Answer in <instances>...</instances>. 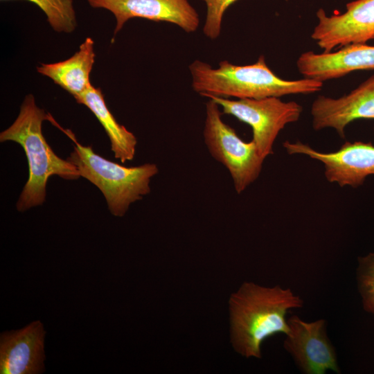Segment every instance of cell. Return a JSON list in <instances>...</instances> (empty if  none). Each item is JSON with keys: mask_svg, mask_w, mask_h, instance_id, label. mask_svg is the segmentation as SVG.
<instances>
[{"mask_svg": "<svg viewBox=\"0 0 374 374\" xmlns=\"http://www.w3.org/2000/svg\"><path fill=\"white\" fill-rule=\"evenodd\" d=\"M303 300L290 288L243 283L229 301L231 342L247 358H261L267 338L289 330L287 314L303 306Z\"/></svg>", "mask_w": 374, "mask_h": 374, "instance_id": "cell-1", "label": "cell"}, {"mask_svg": "<svg viewBox=\"0 0 374 374\" xmlns=\"http://www.w3.org/2000/svg\"><path fill=\"white\" fill-rule=\"evenodd\" d=\"M188 69L193 89L208 98H279L289 94L313 93L323 87V82L311 78L287 80L279 78L269 68L263 55L248 65H236L223 60L217 68L195 60Z\"/></svg>", "mask_w": 374, "mask_h": 374, "instance_id": "cell-2", "label": "cell"}, {"mask_svg": "<svg viewBox=\"0 0 374 374\" xmlns=\"http://www.w3.org/2000/svg\"><path fill=\"white\" fill-rule=\"evenodd\" d=\"M49 118L39 107L33 95L26 96L19 113L7 129L0 133V142L14 141L24 150L28 163V179L19 197L17 209L23 212L43 204L46 184L53 175L64 179H77V168L67 159L59 157L50 147L42 133V123Z\"/></svg>", "mask_w": 374, "mask_h": 374, "instance_id": "cell-3", "label": "cell"}, {"mask_svg": "<svg viewBox=\"0 0 374 374\" xmlns=\"http://www.w3.org/2000/svg\"><path fill=\"white\" fill-rule=\"evenodd\" d=\"M64 132L75 144L66 159L77 168L80 177L101 191L114 216H124L132 204L150 193L151 179L159 173L157 164L126 167L100 156L91 146L80 144L71 131Z\"/></svg>", "mask_w": 374, "mask_h": 374, "instance_id": "cell-4", "label": "cell"}, {"mask_svg": "<svg viewBox=\"0 0 374 374\" xmlns=\"http://www.w3.org/2000/svg\"><path fill=\"white\" fill-rule=\"evenodd\" d=\"M220 106L209 99L206 103L203 137L211 156L228 170L238 194L243 193L260 176L265 159L251 140L243 141L224 123Z\"/></svg>", "mask_w": 374, "mask_h": 374, "instance_id": "cell-5", "label": "cell"}, {"mask_svg": "<svg viewBox=\"0 0 374 374\" xmlns=\"http://www.w3.org/2000/svg\"><path fill=\"white\" fill-rule=\"evenodd\" d=\"M208 98L220 106L222 114L233 116L251 127L252 141L264 159L273 154V146L280 132L287 124L296 122L303 111L299 103L284 102L278 97L237 100Z\"/></svg>", "mask_w": 374, "mask_h": 374, "instance_id": "cell-6", "label": "cell"}, {"mask_svg": "<svg viewBox=\"0 0 374 374\" xmlns=\"http://www.w3.org/2000/svg\"><path fill=\"white\" fill-rule=\"evenodd\" d=\"M287 323L283 347L302 373L324 374L328 371L340 373L325 319L305 321L294 314L287 319Z\"/></svg>", "mask_w": 374, "mask_h": 374, "instance_id": "cell-7", "label": "cell"}, {"mask_svg": "<svg viewBox=\"0 0 374 374\" xmlns=\"http://www.w3.org/2000/svg\"><path fill=\"white\" fill-rule=\"evenodd\" d=\"M283 146L288 154H303L321 162L330 183L341 187L357 188L367 177L374 175V145L371 142H345L338 150L322 152L299 141H285Z\"/></svg>", "mask_w": 374, "mask_h": 374, "instance_id": "cell-8", "label": "cell"}, {"mask_svg": "<svg viewBox=\"0 0 374 374\" xmlns=\"http://www.w3.org/2000/svg\"><path fill=\"white\" fill-rule=\"evenodd\" d=\"M316 15L318 23L311 37L323 52L374 39V0L353 1L346 12L331 16L319 8Z\"/></svg>", "mask_w": 374, "mask_h": 374, "instance_id": "cell-9", "label": "cell"}, {"mask_svg": "<svg viewBox=\"0 0 374 374\" xmlns=\"http://www.w3.org/2000/svg\"><path fill=\"white\" fill-rule=\"evenodd\" d=\"M93 8L111 12L116 19L114 35L133 18L166 21L186 33L195 32L200 23L196 10L188 0H87Z\"/></svg>", "mask_w": 374, "mask_h": 374, "instance_id": "cell-10", "label": "cell"}, {"mask_svg": "<svg viewBox=\"0 0 374 374\" xmlns=\"http://www.w3.org/2000/svg\"><path fill=\"white\" fill-rule=\"evenodd\" d=\"M314 130L333 128L341 138L351 122L374 119V75L347 95L338 98L318 96L311 107Z\"/></svg>", "mask_w": 374, "mask_h": 374, "instance_id": "cell-11", "label": "cell"}, {"mask_svg": "<svg viewBox=\"0 0 374 374\" xmlns=\"http://www.w3.org/2000/svg\"><path fill=\"white\" fill-rule=\"evenodd\" d=\"M46 331L39 321L1 334L0 373L38 374L44 371Z\"/></svg>", "mask_w": 374, "mask_h": 374, "instance_id": "cell-12", "label": "cell"}, {"mask_svg": "<svg viewBox=\"0 0 374 374\" xmlns=\"http://www.w3.org/2000/svg\"><path fill=\"white\" fill-rule=\"evenodd\" d=\"M296 66L305 78L321 82L357 70L374 69V46L351 44L335 52L307 51L299 57Z\"/></svg>", "mask_w": 374, "mask_h": 374, "instance_id": "cell-13", "label": "cell"}, {"mask_svg": "<svg viewBox=\"0 0 374 374\" xmlns=\"http://www.w3.org/2000/svg\"><path fill=\"white\" fill-rule=\"evenodd\" d=\"M94 62V42L87 37L71 57L58 62L42 63L37 71L75 98L91 85L89 76Z\"/></svg>", "mask_w": 374, "mask_h": 374, "instance_id": "cell-14", "label": "cell"}, {"mask_svg": "<svg viewBox=\"0 0 374 374\" xmlns=\"http://www.w3.org/2000/svg\"><path fill=\"white\" fill-rule=\"evenodd\" d=\"M74 98L86 106L100 123L109 137L114 157L122 163L132 161L136 154L137 139L116 121L105 103L101 89L91 84Z\"/></svg>", "mask_w": 374, "mask_h": 374, "instance_id": "cell-15", "label": "cell"}, {"mask_svg": "<svg viewBox=\"0 0 374 374\" xmlns=\"http://www.w3.org/2000/svg\"><path fill=\"white\" fill-rule=\"evenodd\" d=\"M6 1V0H1ZM36 4L56 32L69 33L77 26L73 0H26Z\"/></svg>", "mask_w": 374, "mask_h": 374, "instance_id": "cell-16", "label": "cell"}, {"mask_svg": "<svg viewBox=\"0 0 374 374\" xmlns=\"http://www.w3.org/2000/svg\"><path fill=\"white\" fill-rule=\"evenodd\" d=\"M356 278L364 310L374 315V251L358 257Z\"/></svg>", "mask_w": 374, "mask_h": 374, "instance_id": "cell-17", "label": "cell"}, {"mask_svg": "<svg viewBox=\"0 0 374 374\" xmlns=\"http://www.w3.org/2000/svg\"><path fill=\"white\" fill-rule=\"evenodd\" d=\"M206 6V15L203 27L205 36L211 39H217L221 33L223 16L237 0H202Z\"/></svg>", "mask_w": 374, "mask_h": 374, "instance_id": "cell-18", "label": "cell"}]
</instances>
